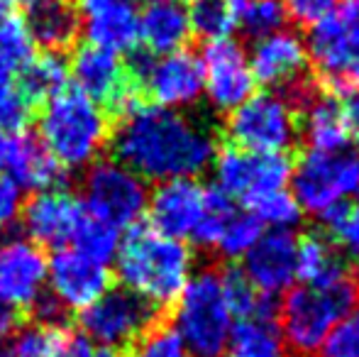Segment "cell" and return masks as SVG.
Here are the masks:
<instances>
[{"instance_id": "1", "label": "cell", "mask_w": 359, "mask_h": 357, "mask_svg": "<svg viewBox=\"0 0 359 357\" xmlns=\"http://www.w3.org/2000/svg\"><path fill=\"white\" fill-rule=\"evenodd\" d=\"M110 147L115 162L154 184L201 177L217 154V142L205 125L151 103H137L120 115Z\"/></svg>"}, {"instance_id": "2", "label": "cell", "mask_w": 359, "mask_h": 357, "mask_svg": "<svg viewBox=\"0 0 359 357\" xmlns=\"http://www.w3.org/2000/svg\"><path fill=\"white\" fill-rule=\"evenodd\" d=\"M115 271L125 291L156 311L174 306L194 274V252L184 240L166 238L149 225H135L120 240Z\"/></svg>"}, {"instance_id": "3", "label": "cell", "mask_w": 359, "mask_h": 357, "mask_svg": "<svg viewBox=\"0 0 359 357\" xmlns=\"http://www.w3.org/2000/svg\"><path fill=\"white\" fill-rule=\"evenodd\" d=\"M108 110L79 88L67 86L42 103L37 137L64 172L88 169L110 144Z\"/></svg>"}, {"instance_id": "4", "label": "cell", "mask_w": 359, "mask_h": 357, "mask_svg": "<svg viewBox=\"0 0 359 357\" xmlns=\"http://www.w3.org/2000/svg\"><path fill=\"white\" fill-rule=\"evenodd\" d=\"M359 304V279L347 274L325 286H291L276 309L279 330L288 353L311 357L330 330Z\"/></svg>"}, {"instance_id": "5", "label": "cell", "mask_w": 359, "mask_h": 357, "mask_svg": "<svg viewBox=\"0 0 359 357\" xmlns=\"http://www.w3.org/2000/svg\"><path fill=\"white\" fill-rule=\"evenodd\" d=\"M171 328L191 357H222L232 328V314L225 304L220 274L203 269L191 274L189 284L174 301Z\"/></svg>"}, {"instance_id": "6", "label": "cell", "mask_w": 359, "mask_h": 357, "mask_svg": "<svg viewBox=\"0 0 359 357\" xmlns=\"http://www.w3.org/2000/svg\"><path fill=\"white\" fill-rule=\"evenodd\" d=\"M306 49L330 93L359 86V0H337L330 15L308 27Z\"/></svg>"}, {"instance_id": "7", "label": "cell", "mask_w": 359, "mask_h": 357, "mask_svg": "<svg viewBox=\"0 0 359 357\" xmlns=\"http://www.w3.org/2000/svg\"><path fill=\"white\" fill-rule=\"evenodd\" d=\"M293 191L301 210L325 218L359 194V152H313L308 149L293 169Z\"/></svg>"}, {"instance_id": "8", "label": "cell", "mask_w": 359, "mask_h": 357, "mask_svg": "<svg viewBox=\"0 0 359 357\" xmlns=\"http://www.w3.org/2000/svg\"><path fill=\"white\" fill-rule=\"evenodd\" d=\"M230 147L250 154H286L298 137V115L276 90H264L237 105L225 123Z\"/></svg>"}, {"instance_id": "9", "label": "cell", "mask_w": 359, "mask_h": 357, "mask_svg": "<svg viewBox=\"0 0 359 357\" xmlns=\"http://www.w3.org/2000/svg\"><path fill=\"white\" fill-rule=\"evenodd\" d=\"M147 181L115 159H98L86 169L83 203L86 213L113 228H135L147 213Z\"/></svg>"}, {"instance_id": "10", "label": "cell", "mask_w": 359, "mask_h": 357, "mask_svg": "<svg viewBox=\"0 0 359 357\" xmlns=\"http://www.w3.org/2000/svg\"><path fill=\"white\" fill-rule=\"evenodd\" d=\"M156 309L125 289H108L79 314L83 338L95 348H133L140 335L154 325Z\"/></svg>"}, {"instance_id": "11", "label": "cell", "mask_w": 359, "mask_h": 357, "mask_svg": "<svg viewBox=\"0 0 359 357\" xmlns=\"http://www.w3.org/2000/svg\"><path fill=\"white\" fill-rule=\"evenodd\" d=\"M69 79H74V88L118 115H125L137 103H142L137 79L120 59V54L100 49L95 44L86 42L76 49L69 62Z\"/></svg>"}, {"instance_id": "12", "label": "cell", "mask_w": 359, "mask_h": 357, "mask_svg": "<svg viewBox=\"0 0 359 357\" xmlns=\"http://www.w3.org/2000/svg\"><path fill=\"white\" fill-rule=\"evenodd\" d=\"M137 86L149 95L151 105L166 110H186L203 98V64L189 49L151 57L144 54L130 67Z\"/></svg>"}, {"instance_id": "13", "label": "cell", "mask_w": 359, "mask_h": 357, "mask_svg": "<svg viewBox=\"0 0 359 357\" xmlns=\"http://www.w3.org/2000/svg\"><path fill=\"white\" fill-rule=\"evenodd\" d=\"M110 289V269L74 248L54 250L47 257V296L62 311L81 314Z\"/></svg>"}, {"instance_id": "14", "label": "cell", "mask_w": 359, "mask_h": 357, "mask_svg": "<svg viewBox=\"0 0 359 357\" xmlns=\"http://www.w3.org/2000/svg\"><path fill=\"white\" fill-rule=\"evenodd\" d=\"M47 294V255L32 240H0V304L18 311H32Z\"/></svg>"}, {"instance_id": "15", "label": "cell", "mask_w": 359, "mask_h": 357, "mask_svg": "<svg viewBox=\"0 0 359 357\" xmlns=\"http://www.w3.org/2000/svg\"><path fill=\"white\" fill-rule=\"evenodd\" d=\"M203 95L215 110L232 113L237 105L255 95V76H252L250 59L242 44L232 37L205 42L203 54Z\"/></svg>"}, {"instance_id": "16", "label": "cell", "mask_w": 359, "mask_h": 357, "mask_svg": "<svg viewBox=\"0 0 359 357\" xmlns=\"http://www.w3.org/2000/svg\"><path fill=\"white\" fill-rule=\"evenodd\" d=\"M83 218L86 208L81 198L62 186L32 194L20 210L25 238L39 248L54 250L69 248L74 243V235Z\"/></svg>"}, {"instance_id": "17", "label": "cell", "mask_w": 359, "mask_h": 357, "mask_svg": "<svg viewBox=\"0 0 359 357\" xmlns=\"http://www.w3.org/2000/svg\"><path fill=\"white\" fill-rule=\"evenodd\" d=\"M205 186L196 179H171L156 184L147 201L149 228L174 240H189L205 208Z\"/></svg>"}, {"instance_id": "18", "label": "cell", "mask_w": 359, "mask_h": 357, "mask_svg": "<svg viewBox=\"0 0 359 357\" xmlns=\"http://www.w3.org/2000/svg\"><path fill=\"white\" fill-rule=\"evenodd\" d=\"M245 276L262 296L276 299L296 281V235L291 230H266L245 255Z\"/></svg>"}, {"instance_id": "19", "label": "cell", "mask_w": 359, "mask_h": 357, "mask_svg": "<svg viewBox=\"0 0 359 357\" xmlns=\"http://www.w3.org/2000/svg\"><path fill=\"white\" fill-rule=\"evenodd\" d=\"M81 29L86 42L108 52H133L140 44L137 0H81Z\"/></svg>"}, {"instance_id": "20", "label": "cell", "mask_w": 359, "mask_h": 357, "mask_svg": "<svg viewBox=\"0 0 359 357\" xmlns=\"http://www.w3.org/2000/svg\"><path fill=\"white\" fill-rule=\"evenodd\" d=\"M247 59H250L252 76L257 83L281 90L306 76V39L291 29H279L269 37L257 39Z\"/></svg>"}, {"instance_id": "21", "label": "cell", "mask_w": 359, "mask_h": 357, "mask_svg": "<svg viewBox=\"0 0 359 357\" xmlns=\"http://www.w3.org/2000/svg\"><path fill=\"white\" fill-rule=\"evenodd\" d=\"M5 177L13 181L20 191L39 194V191L57 189L64 179V169L47 152L37 135L18 133L10 135L8 159H5Z\"/></svg>"}, {"instance_id": "22", "label": "cell", "mask_w": 359, "mask_h": 357, "mask_svg": "<svg viewBox=\"0 0 359 357\" xmlns=\"http://www.w3.org/2000/svg\"><path fill=\"white\" fill-rule=\"evenodd\" d=\"M27 25L34 44H42L47 52H59L72 47L81 32V13L74 0H29Z\"/></svg>"}, {"instance_id": "23", "label": "cell", "mask_w": 359, "mask_h": 357, "mask_svg": "<svg viewBox=\"0 0 359 357\" xmlns=\"http://www.w3.org/2000/svg\"><path fill=\"white\" fill-rule=\"evenodd\" d=\"M191 34L194 32L189 22V8L176 0L149 3L140 13V44L151 57L186 49Z\"/></svg>"}, {"instance_id": "24", "label": "cell", "mask_w": 359, "mask_h": 357, "mask_svg": "<svg viewBox=\"0 0 359 357\" xmlns=\"http://www.w3.org/2000/svg\"><path fill=\"white\" fill-rule=\"evenodd\" d=\"M298 123H303V140L313 152H340L350 144V130L342 118L337 95L327 88L313 95L311 103L298 113Z\"/></svg>"}, {"instance_id": "25", "label": "cell", "mask_w": 359, "mask_h": 357, "mask_svg": "<svg viewBox=\"0 0 359 357\" xmlns=\"http://www.w3.org/2000/svg\"><path fill=\"white\" fill-rule=\"evenodd\" d=\"M288 350L274 316H255L232 323L222 357H286Z\"/></svg>"}, {"instance_id": "26", "label": "cell", "mask_w": 359, "mask_h": 357, "mask_svg": "<svg viewBox=\"0 0 359 357\" xmlns=\"http://www.w3.org/2000/svg\"><path fill=\"white\" fill-rule=\"evenodd\" d=\"M350 274V267L342 262L335 245L323 235H303L296 240V279L303 284L325 286Z\"/></svg>"}, {"instance_id": "27", "label": "cell", "mask_w": 359, "mask_h": 357, "mask_svg": "<svg viewBox=\"0 0 359 357\" xmlns=\"http://www.w3.org/2000/svg\"><path fill=\"white\" fill-rule=\"evenodd\" d=\"M32 105L47 103L49 98L69 86V62L59 52L34 54L29 64L18 74L15 83Z\"/></svg>"}, {"instance_id": "28", "label": "cell", "mask_w": 359, "mask_h": 357, "mask_svg": "<svg viewBox=\"0 0 359 357\" xmlns=\"http://www.w3.org/2000/svg\"><path fill=\"white\" fill-rule=\"evenodd\" d=\"M220 274V286L225 304L230 309L232 318H255V316H274L276 318V299L262 296L259 291L252 286V281L245 276L240 267H225Z\"/></svg>"}, {"instance_id": "29", "label": "cell", "mask_w": 359, "mask_h": 357, "mask_svg": "<svg viewBox=\"0 0 359 357\" xmlns=\"http://www.w3.org/2000/svg\"><path fill=\"white\" fill-rule=\"evenodd\" d=\"M37 54L32 34L15 13L0 15V81H13Z\"/></svg>"}, {"instance_id": "30", "label": "cell", "mask_w": 359, "mask_h": 357, "mask_svg": "<svg viewBox=\"0 0 359 357\" xmlns=\"http://www.w3.org/2000/svg\"><path fill=\"white\" fill-rule=\"evenodd\" d=\"M74 335H69L59 323H37L15 330L10 353L13 357H69Z\"/></svg>"}, {"instance_id": "31", "label": "cell", "mask_w": 359, "mask_h": 357, "mask_svg": "<svg viewBox=\"0 0 359 357\" xmlns=\"http://www.w3.org/2000/svg\"><path fill=\"white\" fill-rule=\"evenodd\" d=\"M235 25L252 39L269 37L284 29L288 15L284 0H225Z\"/></svg>"}, {"instance_id": "32", "label": "cell", "mask_w": 359, "mask_h": 357, "mask_svg": "<svg viewBox=\"0 0 359 357\" xmlns=\"http://www.w3.org/2000/svg\"><path fill=\"white\" fill-rule=\"evenodd\" d=\"M247 206V213L252 218L259 220L262 228L269 230H291L301 223V206H298L296 196L288 189H276L266 191V194L250 196L247 201H242Z\"/></svg>"}, {"instance_id": "33", "label": "cell", "mask_w": 359, "mask_h": 357, "mask_svg": "<svg viewBox=\"0 0 359 357\" xmlns=\"http://www.w3.org/2000/svg\"><path fill=\"white\" fill-rule=\"evenodd\" d=\"M293 177V164L286 154H250L247 152L245 164V191L242 198L266 194V191L288 189V181Z\"/></svg>"}, {"instance_id": "34", "label": "cell", "mask_w": 359, "mask_h": 357, "mask_svg": "<svg viewBox=\"0 0 359 357\" xmlns=\"http://www.w3.org/2000/svg\"><path fill=\"white\" fill-rule=\"evenodd\" d=\"M120 240H123V235H120L118 228H113V225L86 213V218L81 220L79 230H76L72 245L81 255H86V257L108 267L110 262H115V255L120 250Z\"/></svg>"}, {"instance_id": "35", "label": "cell", "mask_w": 359, "mask_h": 357, "mask_svg": "<svg viewBox=\"0 0 359 357\" xmlns=\"http://www.w3.org/2000/svg\"><path fill=\"white\" fill-rule=\"evenodd\" d=\"M189 22L191 32L203 37L205 42L230 37L237 27L225 0H194L189 8Z\"/></svg>"}, {"instance_id": "36", "label": "cell", "mask_w": 359, "mask_h": 357, "mask_svg": "<svg viewBox=\"0 0 359 357\" xmlns=\"http://www.w3.org/2000/svg\"><path fill=\"white\" fill-rule=\"evenodd\" d=\"M235 213H237L235 201L227 198L225 194H220L215 186H210V189L205 191L203 215H201V223L196 225L191 240H194L196 245H201V248H213L215 250L222 230H225V225L230 223V218Z\"/></svg>"}, {"instance_id": "37", "label": "cell", "mask_w": 359, "mask_h": 357, "mask_svg": "<svg viewBox=\"0 0 359 357\" xmlns=\"http://www.w3.org/2000/svg\"><path fill=\"white\" fill-rule=\"evenodd\" d=\"M262 225L257 218H252L250 213H240L237 210L230 218V223L225 225L220 240H217V252L227 260H245V255L257 245V240L262 238Z\"/></svg>"}, {"instance_id": "38", "label": "cell", "mask_w": 359, "mask_h": 357, "mask_svg": "<svg viewBox=\"0 0 359 357\" xmlns=\"http://www.w3.org/2000/svg\"><path fill=\"white\" fill-rule=\"evenodd\" d=\"M128 357H191V355L171 325L154 323L144 335H140L137 343L130 348Z\"/></svg>"}, {"instance_id": "39", "label": "cell", "mask_w": 359, "mask_h": 357, "mask_svg": "<svg viewBox=\"0 0 359 357\" xmlns=\"http://www.w3.org/2000/svg\"><path fill=\"white\" fill-rule=\"evenodd\" d=\"M34 105L15 86V81H0V133L18 135L29 123Z\"/></svg>"}, {"instance_id": "40", "label": "cell", "mask_w": 359, "mask_h": 357, "mask_svg": "<svg viewBox=\"0 0 359 357\" xmlns=\"http://www.w3.org/2000/svg\"><path fill=\"white\" fill-rule=\"evenodd\" d=\"M320 357H359V304L325 338L318 350Z\"/></svg>"}, {"instance_id": "41", "label": "cell", "mask_w": 359, "mask_h": 357, "mask_svg": "<svg viewBox=\"0 0 359 357\" xmlns=\"http://www.w3.org/2000/svg\"><path fill=\"white\" fill-rule=\"evenodd\" d=\"M323 220H325L335 243L359 264V208H350L345 203Z\"/></svg>"}, {"instance_id": "42", "label": "cell", "mask_w": 359, "mask_h": 357, "mask_svg": "<svg viewBox=\"0 0 359 357\" xmlns=\"http://www.w3.org/2000/svg\"><path fill=\"white\" fill-rule=\"evenodd\" d=\"M337 0H284L286 15L303 27H313L335 10Z\"/></svg>"}, {"instance_id": "43", "label": "cell", "mask_w": 359, "mask_h": 357, "mask_svg": "<svg viewBox=\"0 0 359 357\" xmlns=\"http://www.w3.org/2000/svg\"><path fill=\"white\" fill-rule=\"evenodd\" d=\"M22 210V191L5 174H0V230L10 228Z\"/></svg>"}, {"instance_id": "44", "label": "cell", "mask_w": 359, "mask_h": 357, "mask_svg": "<svg viewBox=\"0 0 359 357\" xmlns=\"http://www.w3.org/2000/svg\"><path fill=\"white\" fill-rule=\"evenodd\" d=\"M337 103H340L342 118L350 130V137H359V86H347L337 90Z\"/></svg>"}, {"instance_id": "45", "label": "cell", "mask_w": 359, "mask_h": 357, "mask_svg": "<svg viewBox=\"0 0 359 357\" xmlns=\"http://www.w3.org/2000/svg\"><path fill=\"white\" fill-rule=\"evenodd\" d=\"M69 357H123V355L115 353V350L95 348V345H90L86 338H74L72 353H69Z\"/></svg>"}, {"instance_id": "46", "label": "cell", "mask_w": 359, "mask_h": 357, "mask_svg": "<svg viewBox=\"0 0 359 357\" xmlns=\"http://www.w3.org/2000/svg\"><path fill=\"white\" fill-rule=\"evenodd\" d=\"M15 330H18V314H15L13 309H8V306L0 304V345L8 343Z\"/></svg>"}, {"instance_id": "47", "label": "cell", "mask_w": 359, "mask_h": 357, "mask_svg": "<svg viewBox=\"0 0 359 357\" xmlns=\"http://www.w3.org/2000/svg\"><path fill=\"white\" fill-rule=\"evenodd\" d=\"M8 147H10V135L0 133V174L5 169V159H8Z\"/></svg>"}, {"instance_id": "48", "label": "cell", "mask_w": 359, "mask_h": 357, "mask_svg": "<svg viewBox=\"0 0 359 357\" xmlns=\"http://www.w3.org/2000/svg\"><path fill=\"white\" fill-rule=\"evenodd\" d=\"M29 0H0V15H8L13 13L15 8H20V5H27Z\"/></svg>"}, {"instance_id": "49", "label": "cell", "mask_w": 359, "mask_h": 357, "mask_svg": "<svg viewBox=\"0 0 359 357\" xmlns=\"http://www.w3.org/2000/svg\"><path fill=\"white\" fill-rule=\"evenodd\" d=\"M0 357H13V353H10V345H0Z\"/></svg>"}, {"instance_id": "50", "label": "cell", "mask_w": 359, "mask_h": 357, "mask_svg": "<svg viewBox=\"0 0 359 357\" xmlns=\"http://www.w3.org/2000/svg\"><path fill=\"white\" fill-rule=\"evenodd\" d=\"M147 3H169V0H147Z\"/></svg>"}]
</instances>
